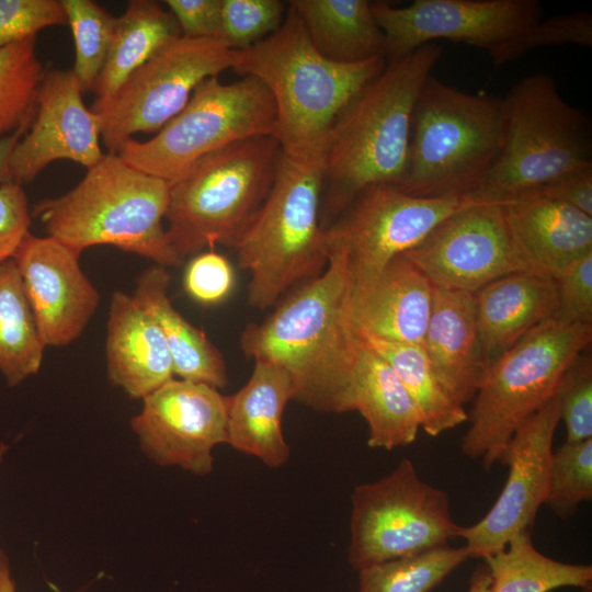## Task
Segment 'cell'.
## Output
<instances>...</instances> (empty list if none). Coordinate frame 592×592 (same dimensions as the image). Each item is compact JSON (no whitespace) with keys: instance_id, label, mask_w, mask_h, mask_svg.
<instances>
[{"instance_id":"1","label":"cell","mask_w":592,"mask_h":592,"mask_svg":"<svg viewBox=\"0 0 592 592\" xmlns=\"http://www.w3.org/2000/svg\"><path fill=\"white\" fill-rule=\"evenodd\" d=\"M350 295L345 259L330 251L318 277L285 298L263 322L243 329L242 352L283 368L293 383V400L316 411H354L360 338L350 317Z\"/></svg>"},{"instance_id":"2","label":"cell","mask_w":592,"mask_h":592,"mask_svg":"<svg viewBox=\"0 0 592 592\" xmlns=\"http://www.w3.org/2000/svg\"><path fill=\"white\" fill-rule=\"evenodd\" d=\"M441 54L434 42L387 62L339 113L323 150L322 189L330 209L344 210L373 185L399 183L415 101Z\"/></svg>"},{"instance_id":"3","label":"cell","mask_w":592,"mask_h":592,"mask_svg":"<svg viewBox=\"0 0 592 592\" xmlns=\"http://www.w3.org/2000/svg\"><path fill=\"white\" fill-rule=\"evenodd\" d=\"M280 27L259 43L235 50L232 69L258 79L270 92L276 124L273 137L294 156L323 155L326 140L349 101L386 67L385 57L340 64L314 46L288 4Z\"/></svg>"},{"instance_id":"4","label":"cell","mask_w":592,"mask_h":592,"mask_svg":"<svg viewBox=\"0 0 592 592\" xmlns=\"http://www.w3.org/2000/svg\"><path fill=\"white\" fill-rule=\"evenodd\" d=\"M170 183L107 152L67 193L39 201L31 210L52 236L78 253L114 246L169 267L184 262L172 248L163 219Z\"/></svg>"},{"instance_id":"5","label":"cell","mask_w":592,"mask_h":592,"mask_svg":"<svg viewBox=\"0 0 592 592\" xmlns=\"http://www.w3.org/2000/svg\"><path fill=\"white\" fill-rule=\"evenodd\" d=\"M505 137L503 100L468 93L431 76L415 101L403 175L418 197L475 196Z\"/></svg>"},{"instance_id":"6","label":"cell","mask_w":592,"mask_h":592,"mask_svg":"<svg viewBox=\"0 0 592 592\" xmlns=\"http://www.w3.org/2000/svg\"><path fill=\"white\" fill-rule=\"evenodd\" d=\"M323 155L281 150L274 182L263 205L236 246L250 275L248 303L266 309L292 286L318 277L328 264L319 223Z\"/></svg>"},{"instance_id":"7","label":"cell","mask_w":592,"mask_h":592,"mask_svg":"<svg viewBox=\"0 0 592 592\" xmlns=\"http://www.w3.org/2000/svg\"><path fill=\"white\" fill-rule=\"evenodd\" d=\"M281 146L257 136L215 150L170 183L168 239L185 260L216 244L236 248L263 205Z\"/></svg>"},{"instance_id":"8","label":"cell","mask_w":592,"mask_h":592,"mask_svg":"<svg viewBox=\"0 0 592 592\" xmlns=\"http://www.w3.org/2000/svg\"><path fill=\"white\" fill-rule=\"evenodd\" d=\"M591 341L592 325L553 318L499 356L474 398L460 444L464 455L487 469L501 462L515 431L555 397L562 374Z\"/></svg>"},{"instance_id":"9","label":"cell","mask_w":592,"mask_h":592,"mask_svg":"<svg viewBox=\"0 0 592 592\" xmlns=\"http://www.w3.org/2000/svg\"><path fill=\"white\" fill-rule=\"evenodd\" d=\"M502 100L504 144L476 197L508 202L592 168L590 121L562 99L553 77L525 76Z\"/></svg>"},{"instance_id":"10","label":"cell","mask_w":592,"mask_h":592,"mask_svg":"<svg viewBox=\"0 0 592 592\" xmlns=\"http://www.w3.org/2000/svg\"><path fill=\"white\" fill-rule=\"evenodd\" d=\"M275 124V105L263 83L251 76L224 83L216 76L201 82L183 110L152 138H129L115 153L139 171L172 183L215 150L273 136Z\"/></svg>"},{"instance_id":"11","label":"cell","mask_w":592,"mask_h":592,"mask_svg":"<svg viewBox=\"0 0 592 592\" xmlns=\"http://www.w3.org/2000/svg\"><path fill=\"white\" fill-rule=\"evenodd\" d=\"M351 502L348 561L357 571L458 537L448 494L424 482L408 458L383 478L356 486Z\"/></svg>"},{"instance_id":"12","label":"cell","mask_w":592,"mask_h":592,"mask_svg":"<svg viewBox=\"0 0 592 592\" xmlns=\"http://www.w3.org/2000/svg\"><path fill=\"white\" fill-rule=\"evenodd\" d=\"M235 50L217 38L180 36L140 66L109 99L94 100L101 140L116 152L137 133H158L187 104L196 87L232 69Z\"/></svg>"},{"instance_id":"13","label":"cell","mask_w":592,"mask_h":592,"mask_svg":"<svg viewBox=\"0 0 592 592\" xmlns=\"http://www.w3.org/2000/svg\"><path fill=\"white\" fill-rule=\"evenodd\" d=\"M486 201L471 195L418 197L395 184L373 185L325 228L328 252L344 257L354 289L374 280L394 258L421 243L444 219Z\"/></svg>"},{"instance_id":"14","label":"cell","mask_w":592,"mask_h":592,"mask_svg":"<svg viewBox=\"0 0 592 592\" xmlns=\"http://www.w3.org/2000/svg\"><path fill=\"white\" fill-rule=\"evenodd\" d=\"M505 202L486 201L463 208L402 253L434 287L476 293L514 273H535L508 225Z\"/></svg>"},{"instance_id":"15","label":"cell","mask_w":592,"mask_h":592,"mask_svg":"<svg viewBox=\"0 0 592 592\" xmlns=\"http://www.w3.org/2000/svg\"><path fill=\"white\" fill-rule=\"evenodd\" d=\"M372 11L384 33L387 62L436 39L490 55L543 14L537 0H414L406 7L375 1Z\"/></svg>"},{"instance_id":"16","label":"cell","mask_w":592,"mask_h":592,"mask_svg":"<svg viewBox=\"0 0 592 592\" xmlns=\"http://www.w3.org/2000/svg\"><path fill=\"white\" fill-rule=\"evenodd\" d=\"M130 425L156 464L207 475L214 447L227 442V396L205 384L173 378L143 398Z\"/></svg>"},{"instance_id":"17","label":"cell","mask_w":592,"mask_h":592,"mask_svg":"<svg viewBox=\"0 0 592 592\" xmlns=\"http://www.w3.org/2000/svg\"><path fill=\"white\" fill-rule=\"evenodd\" d=\"M559 421V405L554 397L511 437L500 462L509 467L502 491L479 522L459 528L458 537L466 542L470 558L493 556L503 550L513 536L533 526L546 501L553 442Z\"/></svg>"},{"instance_id":"18","label":"cell","mask_w":592,"mask_h":592,"mask_svg":"<svg viewBox=\"0 0 592 592\" xmlns=\"http://www.w3.org/2000/svg\"><path fill=\"white\" fill-rule=\"evenodd\" d=\"M71 70L45 73L29 132L10 158V180L23 186L48 164L66 159L89 169L104 156L98 115L88 109Z\"/></svg>"},{"instance_id":"19","label":"cell","mask_w":592,"mask_h":592,"mask_svg":"<svg viewBox=\"0 0 592 592\" xmlns=\"http://www.w3.org/2000/svg\"><path fill=\"white\" fill-rule=\"evenodd\" d=\"M79 258L56 238L31 232L13 257L45 346L61 348L77 340L99 306L100 294Z\"/></svg>"},{"instance_id":"20","label":"cell","mask_w":592,"mask_h":592,"mask_svg":"<svg viewBox=\"0 0 592 592\" xmlns=\"http://www.w3.org/2000/svg\"><path fill=\"white\" fill-rule=\"evenodd\" d=\"M434 286L403 254L367 284L351 289L350 317L356 334L422 345Z\"/></svg>"},{"instance_id":"21","label":"cell","mask_w":592,"mask_h":592,"mask_svg":"<svg viewBox=\"0 0 592 592\" xmlns=\"http://www.w3.org/2000/svg\"><path fill=\"white\" fill-rule=\"evenodd\" d=\"M106 328V369L112 385L143 399L175 378L166 339L134 295L114 292Z\"/></svg>"},{"instance_id":"22","label":"cell","mask_w":592,"mask_h":592,"mask_svg":"<svg viewBox=\"0 0 592 592\" xmlns=\"http://www.w3.org/2000/svg\"><path fill=\"white\" fill-rule=\"evenodd\" d=\"M512 236L535 273L555 277L592 252V216L527 192L503 205Z\"/></svg>"},{"instance_id":"23","label":"cell","mask_w":592,"mask_h":592,"mask_svg":"<svg viewBox=\"0 0 592 592\" xmlns=\"http://www.w3.org/2000/svg\"><path fill=\"white\" fill-rule=\"evenodd\" d=\"M422 346L448 395L463 407L471 401L487 371L474 293L434 287Z\"/></svg>"},{"instance_id":"24","label":"cell","mask_w":592,"mask_h":592,"mask_svg":"<svg viewBox=\"0 0 592 592\" xmlns=\"http://www.w3.org/2000/svg\"><path fill=\"white\" fill-rule=\"evenodd\" d=\"M474 295L487 368L524 335L557 316V283L549 275H505Z\"/></svg>"},{"instance_id":"25","label":"cell","mask_w":592,"mask_h":592,"mask_svg":"<svg viewBox=\"0 0 592 592\" xmlns=\"http://www.w3.org/2000/svg\"><path fill=\"white\" fill-rule=\"evenodd\" d=\"M293 398V383L283 368L254 361L246 385L227 396L226 443L271 468L284 465L289 458V447L283 435L282 417Z\"/></svg>"},{"instance_id":"26","label":"cell","mask_w":592,"mask_h":592,"mask_svg":"<svg viewBox=\"0 0 592 592\" xmlns=\"http://www.w3.org/2000/svg\"><path fill=\"white\" fill-rule=\"evenodd\" d=\"M353 400L367 423L369 447L390 451L415 441L421 423L414 402L388 362L361 338Z\"/></svg>"},{"instance_id":"27","label":"cell","mask_w":592,"mask_h":592,"mask_svg":"<svg viewBox=\"0 0 592 592\" xmlns=\"http://www.w3.org/2000/svg\"><path fill=\"white\" fill-rule=\"evenodd\" d=\"M171 275L153 264L137 278L134 297L152 316L168 344L174 376L220 389L227 386V368L218 349L190 323L169 297Z\"/></svg>"},{"instance_id":"28","label":"cell","mask_w":592,"mask_h":592,"mask_svg":"<svg viewBox=\"0 0 592 592\" xmlns=\"http://www.w3.org/2000/svg\"><path fill=\"white\" fill-rule=\"evenodd\" d=\"M314 46L326 58L357 64L385 57V37L368 0H293Z\"/></svg>"},{"instance_id":"29","label":"cell","mask_w":592,"mask_h":592,"mask_svg":"<svg viewBox=\"0 0 592 592\" xmlns=\"http://www.w3.org/2000/svg\"><path fill=\"white\" fill-rule=\"evenodd\" d=\"M181 36L169 10L152 0H130L116 19L104 66L95 82V100L111 98L158 52Z\"/></svg>"},{"instance_id":"30","label":"cell","mask_w":592,"mask_h":592,"mask_svg":"<svg viewBox=\"0 0 592 592\" xmlns=\"http://www.w3.org/2000/svg\"><path fill=\"white\" fill-rule=\"evenodd\" d=\"M358 337L392 367L414 402L426 434L437 436L468 420L464 407L440 383L422 345Z\"/></svg>"},{"instance_id":"31","label":"cell","mask_w":592,"mask_h":592,"mask_svg":"<svg viewBox=\"0 0 592 592\" xmlns=\"http://www.w3.org/2000/svg\"><path fill=\"white\" fill-rule=\"evenodd\" d=\"M45 348L14 260L0 262V372L9 386L38 373Z\"/></svg>"},{"instance_id":"32","label":"cell","mask_w":592,"mask_h":592,"mask_svg":"<svg viewBox=\"0 0 592 592\" xmlns=\"http://www.w3.org/2000/svg\"><path fill=\"white\" fill-rule=\"evenodd\" d=\"M491 592H549L562 587H592V567L558 561L539 553L531 532L513 536L505 548L483 559Z\"/></svg>"},{"instance_id":"33","label":"cell","mask_w":592,"mask_h":592,"mask_svg":"<svg viewBox=\"0 0 592 592\" xmlns=\"http://www.w3.org/2000/svg\"><path fill=\"white\" fill-rule=\"evenodd\" d=\"M36 36L0 49V139L30 127L45 68Z\"/></svg>"},{"instance_id":"34","label":"cell","mask_w":592,"mask_h":592,"mask_svg":"<svg viewBox=\"0 0 592 592\" xmlns=\"http://www.w3.org/2000/svg\"><path fill=\"white\" fill-rule=\"evenodd\" d=\"M469 557L448 545L388 560L358 571L357 592H429Z\"/></svg>"},{"instance_id":"35","label":"cell","mask_w":592,"mask_h":592,"mask_svg":"<svg viewBox=\"0 0 592 592\" xmlns=\"http://www.w3.org/2000/svg\"><path fill=\"white\" fill-rule=\"evenodd\" d=\"M75 43L71 71L83 92L93 91L112 42L116 18L92 0H61Z\"/></svg>"},{"instance_id":"36","label":"cell","mask_w":592,"mask_h":592,"mask_svg":"<svg viewBox=\"0 0 592 592\" xmlns=\"http://www.w3.org/2000/svg\"><path fill=\"white\" fill-rule=\"evenodd\" d=\"M592 500V439L565 442L553 452L545 503L560 519Z\"/></svg>"},{"instance_id":"37","label":"cell","mask_w":592,"mask_h":592,"mask_svg":"<svg viewBox=\"0 0 592 592\" xmlns=\"http://www.w3.org/2000/svg\"><path fill=\"white\" fill-rule=\"evenodd\" d=\"M561 44L592 46V14L590 12L578 11L544 21L540 19L489 56L493 65L500 67L532 49Z\"/></svg>"},{"instance_id":"38","label":"cell","mask_w":592,"mask_h":592,"mask_svg":"<svg viewBox=\"0 0 592 592\" xmlns=\"http://www.w3.org/2000/svg\"><path fill=\"white\" fill-rule=\"evenodd\" d=\"M284 12L278 0H221L217 38L234 50L248 48L276 31Z\"/></svg>"},{"instance_id":"39","label":"cell","mask_w":592,"mask_h":592,"mask_svg":"<svg viewBox=\"0 0 592 592\" xmlns=\"http://www.w3.org/2000/svg\"><path fill=\"white\" fill-rule=\"evenodd\" d=\"M567 442L592 439V357L582 352L567 367L556 389Z\"/></svg>"},{"instance_id":"40","label":"cell","mask_w":592,"mask_h":592,"mask_svg":"<svg viewBox=\"0 0 592 592\" xmlns=\"http://www.w3.org/2000/svg\"><path fill=\"white\" fill-rule=\"evenodd\" d=\"M67 24L61 0H0V49Z\"/></svg>"},{"instance_id":"41","label":"cell","mask_w":592,"mask_h":592,"mask_svg":"<svg viewBox=\"0 0 592 592\" xmlns=\"http://www.w3.org/2000/svg\"><path fill=\"white\" fill-rule=\"evenodd\" d=\"M184 289L198 304L210 306L224 301L235 285V274L229 261L210 249L196 254L187 264Z\"/></svg>"},{"instance_id":"42","label":"cell","mask_w":592,"mask_h":592,"mask_svg":"<svg viewBox=\"0 0 592 592\" xmlns=\"http://www.w3.org/2000/svg\"><path fill=\"white\" fill-rule=\"evenodd\" d=\"M554 278L558 293L556 318L572 325H592V252Z\"/></svg>"},{"instance_id":"43","label":"cell","mask_w":592,"mask_h":592,"mask_svg":"<svg viewBox=\"0 0 592 592\" xmlns=\"http://www.w3.org/2000/svg\"><path fill=\"white\" fill-rule=\"evenodd\" d=\"M32 214L23 186L0 183V262L13 259L30 234Z\"/></svg>"},{"instance_id":"44","label":"cell","mask_w":592,"mask_h":592,"mask_svg":"<svg viewBox=\"0 0 592 592\" xmlns=\"http://www.w3.org/2000/svg\"><path fill=\"white\" fill-rule=\"evenodd\" d=\"M163 3L174 16L181 36L218 37L221 0H166Z\"/></svg>"},{"instance_id":"45","label":"cell","mask_w":592,"mask_h":592,"mask_svg":"<svg viewBox=\"0 0 592 592\" xmlns=\"http://www.w3.org/2000/svg\"><path fill=\"white\" fill-rule=\"evenodd\" d=\"M531 192L566 203L592 216V168L567 174Z\"/></svg>"},{"instance_id":"46","label":"cell","mask_w":592,"mask_h":592,"mask_svg":"<svg viewBox=\"0 0 592 592\" xmlns=\"http://www.w3.org/2000/svg\"><path fill=\"white\" fill-rule=\"evenodd\" d=\"M26 129H20L14 134L0 139V183L9 182L10 180V158L11 153L24 135Z\"/></svg>"},{"instance_id":"47","label":"cell","mask_w":592,"mask_h":592,"mask_svg":"<svg viewBox=\"0 0 592 592\" xmlns=\"http://www.w3.org/2000/svg\"><path fill=\"white\" fill-rule=\"evenodd\" d=\"M491 582L488 567H479L471 577L468 592H491Z\"/></svg>"},{"instance_id":"48","label":"cell","mask_w":592,"mask_h":592,"mask_svg":"<svg viewBox=\"0 0 592 592\" xmlns=\"http://www.w3.org/2000/svg\"><path fill=\"white\" fill-rule=\"evenodd\" d=\"M0 592H16L7 555L0 550Z\"/></svg>"},{"instance_id":"49","label":"cell","mask_w":592,"mask_h":592,"mask_svg":"<svg viewBox=\"0 0 592 592\" xmlns=\"http://www.w3.org/2000/svg\"><path fill=\"white\" fill-rule=\"evenodd\" d=\"M7 448L8 447L5 445H3V444L0 445V464L2 462V458H3L4 454H5Z\"/></svg>"},{"instance_id":"50","label":"cell","mask_w":592,"mask_h":592,"mask_svg":"<svg viewBox=\"0 0 592 592\" xmlns=\"http://www.w3.org/2000/svg\"><path fill=\"white\" fill-rule=\"evenodd\" d=\"M579 592H592V587L581 589Z\"/></svg>"}]
</instances>
